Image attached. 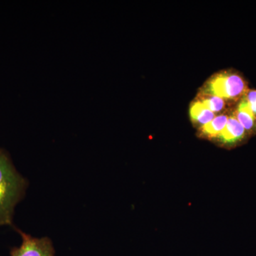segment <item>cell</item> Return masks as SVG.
Returning a JSON list of instances; mask_svg holds the SVG:
<instances>
[{
  "mask_svg": "<svg viewBox=\"0 0 256 256\" xmlns=\"http://www.w3.org/2000/svg\"><path fill=\"white\" fill-rule=\"evenodd\" d=\"M228 121V118L226 116H220L214 118L210 122L205 126H204L203 131L206 134H210V136H217L220 134L224 130L226 124Z\"/></svg>",
  "mask_w": 256,
  "mask_h": 256,
  "instance_id": "cell-7",
  "label": "cell"
},
{
  "mask_svg": "<svg viewBox=\"0 0 256 256\" xmlns=\"http://www.w3.org/2000/svg\"><path fill=\"white\" fill-rule=\"evenodd\" d=\"M246 102L252 114L256 116V90H250L248 92Z\"/></svg>",
  "mask_w": 256,
  "mask_h": 256,
  "instance_id": "cell-9",
  "label": "cell"
},
{
  "mask_svg": "<svg viewBox=\"0 0 256 256\" xmlns=\"http://www.w3.org/2000/svg\"><path fill=\"white\" fill-rule=\"evenodd\" d=\"M28 185L9 154L0 148V226L12 225L15 206L22 200Z\"/></svg>",
  "mask_w": 256,
  "mask_h": 256,
  "instance_id": "cell-1",
  "label": "cell"
},
{
  "mask_svg": "<svg viewBox=\"0 0 256 256\" xmlns=\"http://www.w3.org/2000/svg\"><path fill=\"white\" fill-rule=\"evenodd\" d=\"M192 118L204 126L208 124L214 118V114L212 111L208 110L202 102H198L194 104L191 108Z\"/></svg>",
  "mask_w": 256,
  "mask_h": 256,
  "instance_id": "cell-6",
  "label": "cell"
},
{
  "mask_svg": "<svg viewBox=\"0 0 256 256\" xmlns=\"http://www.w3.org/2000/svg\"><path fill=\"white\" fill-rule=\"evenodd\" d=\"M22 242L20 247L13 248L11 256H55L54 248L48 237L36 238L16 229Z\"/></svg>",
  "mask_w": 256,
  "mask_h": 256,
  "instance_id": "cell-2",
  "label": "cell"
},
{
  "mask_svg": "<svg viewBox=\"0 0 256 256\" xmlns=\"http://www.w3.org/2000/svg\"><path fill=\"white\" fill-rule=\"evenodd\" d=\"M212 92L216 96L232 98L242 95L245 90V82L235 74L217 77L210 84Z\"/></svg>",
  "mask_w": 256,
  "mask_h": 256,
  "instance_id": "cell-3",
  "label": "cell"
},
{
  "mask_svg": "<svg viewBox=\"0 0 256 256\" xmlns=\"http://www.w3.org/2000/svg\"><path fill=\"white\" fill-rule=\"evenodd\" d=\"M246 130L234 116L228 119L220 136L224 142L234 143L240 140L245 136Z\"/></svg>",
  "mask_w": 256,
  "mask_h": 256,
  "instance_id": "cell-4",
  "label": "cell"
},
{
  "mask_svg": "<svg viewBox=\"0 0 256 256\" xmlns=\"http://www.w3.org/2000/svg\"><path fill=\"white\" fill-rule=\"evenodd\" d=\"M202 104L212 112H218L224 108V100L218 96H212L202 102Z\"/></svg>",
  "mask_w": 256,
  "mask_h": 256,
  "instance_id": "cell-8",
  "label": "cell"
},
{
  "mask_svg": "<svg viewBox=\"0 0 256 256\" xmlns=\"http://www.w3.org/2000/svg\"><path fill=\"white\" fill-rule=\"evenodd\" d=\"M234 117L238 120L246 131L252 130L256 128V116L249 108L246 100L242 101L239 105L238 110Z\"/></svg>",
  "mask_w": 256,
  "mask_h": 256,
  "instance_id": "cell-5",
  "label": "cell"
}]
</instances>
